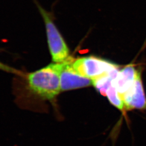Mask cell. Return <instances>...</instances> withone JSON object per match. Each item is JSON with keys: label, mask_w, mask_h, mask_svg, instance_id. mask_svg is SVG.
Listing matches in <instances>:
<instances>
[{"label": "cell", "mask_w": 146, "mask_h": 146, "mask_svg": "<svg viewBox=\"0 0 146 146\" xmlns=\"http://www.w3.org/2000/svg\"><path fill=\"white\" fill-rule=\"evenodd\" d=\"M64 62L52 63L24 78L25 88L29 97L38 101L54 102L61 92L60 74Z\"/></svg>", "instance_id": "obj_1"}, {"label": "cell", "mask_w": 146, "mask_h": 146, "mask_svg": "<svg viewBox=\"0 0 146 146\" xmlns=\"http://www.w3.org/2000/svg\"><path fill=\"white\" fill-rule=\"evenodd\" d=\"M37 6L44 21L48 44L52 62H64L71 58L68 46L53 22L50 14L40 5Z\"/></svg>", "instance_id": "obj_2"}, {"label": "cell", "mask_w": 146, "mask_h": 146, "mask_svg": "<svg viewBox=\"0 0 146 146\" xmlns=\"http://www.w3.org/2000/svg\"><path fill=\"white\" fill-rule=\"evenodd\" d=\"M72 66L78 74L92 80L119 69V66L114 63L94 56L74 60Z\"/></svg>", "instance_id": "obj_3"}, {"label": "cell", "mask_w": 146, "mask_h": 146, "mask_svg": "<svg viewBox=\"0 0 146 146\" xmlns=\"http://www.w3.org/2000/svg\"><path fill=\"white\" fill-rule=\"evenodd\" d=\"M74 59L70 58L64 62L60 74L61 92L86 87L93 85V80L78 74L73 67Z\"/></svg>", "instance_id": "obj_4"}, {"label": "cell", "mask_w": 146, "mask_h": 146, "mask_svg": "<svg viewBox=\"0 0 146 146\" xmlns=\"http://www.w3.org/2000/svg\"><path fill=\"white\" fill-rule=\"evenodd\" d=\"M125 107L127 110L144 109L146 108V98L139 71L134 82L129 89L122 98Z\"/></svg>", "instance_id": "obj_5"}, {"label": "cell", "mask_w": 146, "mask_h": 146, "mask_svg": "<svg viewBox=\"0 0 146 146\" xmlns=\"http://www.w3.org/2000/svg\"><path fill=\"white\" fill-rule=\"evenodd\" d=\"M137 73L134 67L129 65L119 70L116 78L112 81L111 86L117 90L121 98L133 85Z\"/></svg>", "instance_id": "obj_6"}, {"label": "cell", "mask_w": 146, "mask_h": 146, "mask_svg": "<svg viewBox=\"0 0 146 146\" xmlns=\"http://www.w3.org/2000/svg\"><path fill=\"white\" fill-rule=\"evenodd\" d=\"M119 72V69H117L110 73L92 80L93 85L100 94L106 96L107 90L111 86L112 81L116 78Z\"/></svg>", "instance_id": "obj_7"}, {"label": "cell", "mask_w": 146, "mask_h": 146, "mask_svg": "<svg viewBox=\"0 0 146 146\" xmlns=\"http://www.w3.org/2000/svg\"><path fill=\"white\" fill-rule=\"evenodd\" d=\"M106 96L108 98L111 104L114 105L119 110H123L125 108L123 100L114 87L111 86L108 89L106 92Z\"/></svg>", "instance_id": "obj_8"}, {"label": "cell", "mask_w": 146, "mask_h": 146, "mask_svg": "<svg viewBox=\"0 0 146 146\" xmlns=\"http://www.w3.org/2000/svg\"><path fill=\"white\" fill-rule=\"evenodd\" d=\"M0 70H3L4 72H6L8 73H13L15 74L19 75H22L23 74L21 73V72L17 69H16L15 68L10 67L7 64H5L3 63L0 62Z\"/></svg>", "instance_id": "obj_9"}]
</instances>
